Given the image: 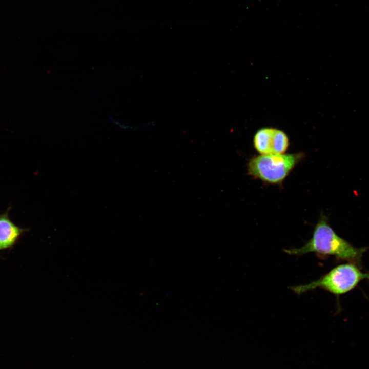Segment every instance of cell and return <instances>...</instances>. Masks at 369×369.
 I'll list each match as a JSON object with an SVG mask.
<instances>
[{
  "label": "cell",
  "mask_w": 369,
  "mask_h": 369,
  "mask_svg": "<svg viewBox=\"0 0 369 369\" xmlns=\"http://www.w3.org/2000/svg\"><path fill=\"white\" fill-rule=\"evenodd\" d=\"M24 231L10 220L7 213L0 214V251L14 246Z\"/></svg>",
  "instance_id": "cell-5"
},
{
  "label": "cell",
  "mask_w": 369,
  "mask_h": 369,
  "mask_svg": "<svg viewBox=\"0 0 369 369\" xmlns=\"http://www.w3.org/2000/svg\"><path fill=\"white\" fill-rule=\"evenodd\" d=\"M283 251L292 255L315 253L322 256H334L340 260L357 264L359 263L366 248H356L340 237L330 226L327 218L323 216L316 224L312 238L304 245Z\"/></svg>",
  "instance_id": "cell-1"
},
{
  "label": "cell",
  "mask_w": 369,
  "mask_h": 369,
  "mask_svg": "<svg viewBox=\"0 0 369 369\" xmlns=\"http://www.w3.org/2000/svg\"><path fill=\"white\" fill-rule=\"evenodd\" d=\"M364 279L369 280V273L363 272L356 263L348 262L334 267L316 280L291 286V289L301 294L320 288L339 296L352 291Z\"/></svg>",
  "instance_id": "cell-2"
},
{
  "label": "cell",
  "mask_w": 369,
  "mask_h": 369,
  "mask_svg": "<svg viewBox=\"0 0 369 369\" xmlns=\"http://www.w3.org/2000/svg\"><path fill=\"white\" fill-rule=\"evenodd\" d=\"M302 153L260 155L252 157L248 163L251 176L271 184H279L302 159Z\"/></svg>",
  "instance_id": "cell-3"
},
{
  "label": "cell",
  "mask_w": 369,
  "mask_h": 369,
  "mask_svg": "<svg viewBox=\"0 0 369 369\" xmlns=\"http://www.w3.org/2000/svg\"><path fill=\"white\" fill-rule=\"evenodd\" d=\"M253 144L260 155L283 154L288 148L289 140L284 131L274 128L264 127L255 133Z\"/></svg>",
  "instance_id": "cell-4"
}]
</instances>
